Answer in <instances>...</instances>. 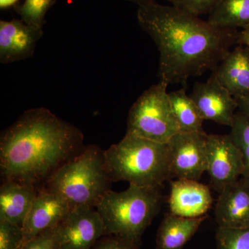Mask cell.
I'll return each mask as SVG.
<instances>
[{
    "mask_svg": "<svg viewBox=\"0 0 249 249\" xmlns=\"http://www.w3.org/2000/svg\"><path fill=\"white\" fill-rule=\"evenodd\" d=\"M170 104L179 132H202L204 119L186 89L169 92Z\"/></svg>",
    "mask_w": 249,
    "mask_h": 249,
    "instance_id": "cell-18",
    "label": "cell"
},
{
    "mask_svg": "<svg viewBox=\"0 0 249 249\" xmlns=\"http://www.w3.org/2000/svg\"><path fill=\"white\" fill-rule=\"evenodd\" d=\"M218 227H249V181L241 178L219 193L214 209Z\"/></svg>",
    "mask_w": 249,
    "mask_h": 249,
    "instance_id": "cell-14",
    "label": "cell"
},
{
    "mask_svg": "<svg viewBox=\"0 0 249 249\" xmlns=\"http://www.w3.org/2000/svg\"><path fill=\"white\" fill-rule=\"evenodd\" d=\"M55 1L56 0H25L16 10L24 22L42 28L45 23L46 14Z\"/></svg>",
    "mask_w": 249,
    "mask_h": 249,
    "instance_id": "cell-21",
    "label": "cell"
},
{
    "mask_svg": "<svg viewBox=\"0 0 249 249\" xmlns=\"http://www.w3.org/2000/svg\"><path fill=\"white\" fill-rule=\"evenodd\" d=\"M237 44L245 45L249 49V25L243 28L239 32Z\"/></svg>",
    "mask_w": 249,
    "mask_h": 249,
    "instance_id": "cell-28",
    "label": "cell"
},
{
    "mask_svg": "<svg viewBox=\"0 0 249 249\" xmlns=\"http://www.w3.org/2000/svg\"><path fill=\"white\" fill-rule=\"evenodd\" d=\"M207 21L224 29H243L249 25V0H220Z\"/></svg>",
    "mask_w": 249,
    "mask_h": 249,
    "instance_id": "cell-19",
    "label": "cell"
},
{
    "mask_svg": "<svg viewBox=\"0 0 249 249\" xmlns=\"http://www.w3.org/2000/svg\"><path fill=\"white\" fill-rule=\"evenodd\" d=\"M42 34V28L22 19L0 21V61L11 63L30 58Z\"/></svg>",
    "mask_w": 249,
    "mask_h": 249,
    "instance_id": "cell-12",
    "label": "cell"
},
{
    "mask_svg": "<svg viewBox=\"0 0 249 249\" xmlns=\"http://www.w3.org/2000/svg\"><path fill=\"white\" fill-rule=\"evenodd\" d=\"M127 1H131V2L134 3L138 6H144V5H147L151 4V3L155 2V0H127Z\"/></svg>",
    "mask_w": 249,
    "mask_h": 249,
    "instance_id": "cell-30",
    "label": "cell"
},
{
    "mask_svg": "<svg viewBox=\"0 0 249 249\" xmlns=\"http://www.w3.org/2000/svg\"><path fill=\"white\" fill-rule=\"evenodd\" d=\"M38 188L14 181H3L0 188V220L22 227Z\"/></svg>",
    "mask_w": 249,
    "mask_h": 249,
    "instance_id": "cell-16",
    "label": "cell"
},
{
    "mask_svg": "<svg viewBox=\"0 0 249 249\" xmlns=\"http://www.w3.org/2000/svg\"><path fill=\"white\" fill-rule=\"evenodd\" d=\"M104 150L95 145L85 146L80 154L65 163L40 189L55 193L72 209L96 208L110 191L111 181L106 171Z\"/></svg>",
    "mask_w": 249,
    "mask_h": 249,
    "instance_id": "cell-5",
    "label": "cell"
},
{
    "mask_svg": "<svg viewBox=\"0 0 249 249\" xmlns=\"http://www.w3.org/2000/svg\"><path fill=\"white\" fill-rule=\"evenodd\" d=\"M168 86L159 81L139 96L129 109L127 132L162 143H167L179 132Z\"/></svg>",
    "mask_w": 249,
    "mask_h": 249,
    "instance_id": "cell-6",
    "label": "cell"
},
{
    "mask_svg": "<svg viewBox=\"0 0 249 249\" xmlns=\"http://www.w3.org/2000/svg\"><path fill=\"white\" fill-rule=\"evenodd\" d=\"M171 6L188 14L199 16L209 14L220 0H168Z\"/></svg>",
    "mask_w": 249,
    "mask_h": 249,
    "instance_id": "cell-24",
    "label": "cell"
},
{
    "mask_svg": "<svg viewBox=\"0 0 249 249\" xmlns=\"http://www.w3.org/2000/svg\"><path fill=\"white\" fill-rule=\"evenodd\" d=\"M137 20L160 53L158 76L168 85L213 71L238 41L237 29L213 25L199 16L158 3L139 6Z\"/></svg>",
    "mask_w": 249,
    "mask_h": 249,
    "instance_id": "cell-1",
    "label": "cell"
},
{
    "mask_svg": "<svg viewBox=\"0 0 249 249\" xmlns=\"http://www.w3.org/2000/svg\"><path fill=\"white\" fill-rule=\"evenodd\" d=\"M219 83L236 100L249 95V49L237 46L225 55L213 71Z\"/></svg>",
    "mask_w": 249,
    "mask_h": 249,
    "instance_id": "cell-15",
    "label": "cell"
},
{
    "mask_svg": "<svg viewBox=\"0 0 249 249\" xmlns=\"http://www.w3.org/2000/svg\"><path fill=\"white\" fill-rule=\"evenodd\" d=\"M168 206L170 213L185 217L205 216L213 203L209 186L196 180L176 178L170 181Z\"/></svg>",
    "mask_w": 249,
    "mask_h": 249,
    "instance_id": "cell-13",
    "label": "cell"
},
{
    "mask_svg": "<svg viewBox=\"0 0 249 249\" xmlns=\"http://www.w3.org/2000/svg\"><path fill=\"white\" fill-rule=\"evenodd\" d=\"M238 103V111L247 117H249V95L247 97L237 100Z\"/></svg>",
    "mask_w": 249,
    "mask_h": 249,
    "instance_id": "cell-27",
    "label": "cell"
},
{
    "mask_svg": "<svg viewBox=\"0 0 249 249\" xmlns=\"http://www.w3.org/2000/svg\"><path fill=\"white\" fill-rule=\"evenodd\" d=\"M83 140L79 129L49 109L25 111L1 134V178L40 189L60 167L81 152Z\"/></svg>",
    "mask_w": 249,
    "mask_h": 249,
    "instance_id": "cell-2",
    "label": "cell"
},
{
    "mask_svg": "<svg viewBox=\"0 0 249 249\" xmlns=\"http://www.w3.org/2000/svg\"><path fill=\"white\" fill-rule=\"evenodd\" d=\"M22 227L6 220H0V249H18L24 244Z\"/></svg>",
    "mask_w": 249,
    "mask_h": 249,
    "instance_id": "cell-23",
    "label": "cell"
},
{
    "mask_svg": "<svg viewBox=\"0 0 249 249\" xmlns=\"http://www.w3.org/2000/svg\"><path fill=\"white\" fill-rule=\"evenodd\" d=\"M207 217H185L166 214L157 231V249H182Z\"/></svg>",
    "mask_w": 249,
    "mask_h": 249,
    "instance_id": "cell-17",
    "label": "cell"
},
{
    "mask_svg": "<svg viewBox=\"0 0 249 249\" xmlns=\"http://www.w3.org/2000/svg\"><path fill=\"white\" fill-rule=\"evenodd\" d=\"M60 249H91L105 234L103 218L96 208H74L55 227Z\"/></svg>",
    "mask_w": 249,
    "mask_h": 249,
    "instance_id": "cell-9",
    "label": "cell"
},
{
    "mask_svg": "<svg viewBox=\"0 0 249 249\" xmlns=\"http://www.w3.org/2000/svg\"><path fill=\"white\" fill-rule=\"evenodd\" d=\"M216 242L217 249H249V227H218Z\"/></svg>",
    "mask_w": 249,
    "mask_h": 249,
    "instance_id": "cell-22",
    "label": "cell"
},
{
    "mask_svg": "<svg viewBox=\"0 0 249 249\" xmlns=\"http://www.w3.org/2000/svg\"><path fill=\"white\" fill-rule=\"evenodd\" d=\"M72 209L61 196L39 189L23 224L24 243L45 231L56 227Z\"/></svg>",
    "mask_w": 249,
    "mask_h": 249,
    "instance_id": "cell-11",
    "label": "cell"
},
{
    "mask_svg": "<svg viewBox=\"0 0 249 249\" xmlns=\"http://www.w3.org/2000/svg\"><path fill=\"white\" fill-rule=\"evenodd\" d=\"M244 171L242 152L229 134H208L206 173L213 188L220 193L242 178Z\"/></svg>",
    "mask_w": 249,
    "mask_h": 249,
    "instance_id": "cell-7",
    "label": "cell"
},
{
    "mask_svg": "<svg viewBox=\"0 0 249 249\" xmlns=\"http://www.w3.org/2000/svg\"><path fill=\"white\" fill-rule=\"evenodd\" d=\"M18 249H60L55 228L27 241Z\"/></svg>",
    "mask_w": 249,
    "mask_h": 249,
    "instance_id": "cell-25",
    "label": "cell"
},
{
    "mask_svg": "<svg viewBox=\"0 0 249 249\" xmlns=\"http://www.w3.org/2000/svg\"><path fill=\"white\" fill-rule=\"evenodd\" d=\"M207 136L178 132L168 144L172 178L199 181L207 169Z\"/></svg>",
    "mask_w": 249,
    "mask_h": 249,
    "instance_id": "cell-8",
    "label": "cell"
},
{
    "mask_svg": "<svg viewBox=\"0 0 249 249\" xmlns=\"http://www.w3.org/2000/svg\"><path fill=\"white\" fill-rule=\"evenodd\" d=\"M190 96L204 121L232 127L238 103L219 83L213 72L206 81L196 83Z\"/></svg>",
    "mask_w": 249,
    "mask_h": 249,
    "instance_id": "cell-10",
    "label": "cell"
},
{
    "mask_svg": "<svg viewBox=\"0 0 249 249\" xmlns=\"http://www.w3.org/2000/svg\"><path fill=\"white\" fill-rule=\"evenodd\" d=\"M91 249H139L137 245L116 236L101 237Z\"/></svg>",
    "mask_w": 249,
    "mask_h": 249,
    "instance_id": "cell-26",
    "label": "cell"
},
{
    "mask_svg": "<svg viewBox=\"0 0 249 249\" xmlns=\"http://www.w3.org/2000/svg\"><path fill=\"white\" fill-rule=\"evenodd\" d=\"M163 200L160 187L129 185L124 191L108 192L96 209L103 218L106 235L137 245L160 213Z\"/></svg>",
    "mask_w": 249,
    "mask_h": 249,
    "instance_id": "cell-4",
    "label": "cell"
},
{
    "mask_svg": "<svg viewBox=\"0 0 249 249\" xmlns=\"http://www.w3.org/2000/svg\"><path fill=\"white\" fill-rule=\"evenodd\" d=\"M229 134L243 157L245 171L242 178L249 181V117L237 111Z\"/></svg>",
    "mask_w": 249,
    "mask_h": 249,
    "instance_id": "cell-20",
    "label": "cell"
},
{
    "mask_svg": "<svg viewBox=\"0 0 249 249\" xmlns=\"http://www.w3.org/2000/svg\"><path fill=\"white\" fill-rule=\"evenodd\" d=\"M18 0H0V7L1 9L9 7L16 4Z\"/></svg>",
    "mask_w": 249,
    "mask_h": 249,
    "instance_id": "cell-29",
    "label": "cell"
},
{
    "mask_svg": "<svg viewBox=\"0 0 249 249\" xmlns=\"http://www.w3.org/2000/svg\"><path fill=\"white\" fill-rule=\"evenodd\" d=\"M104 163L111 182L125 181L147 188L161 187L172 178L168 144L127 132L104 150Z\"/></svg>",
    "mask_w": 249,
    "mask_h": 249,
    "instance_id": "cell-3",
    "label": "cell"
}]
</instances>
